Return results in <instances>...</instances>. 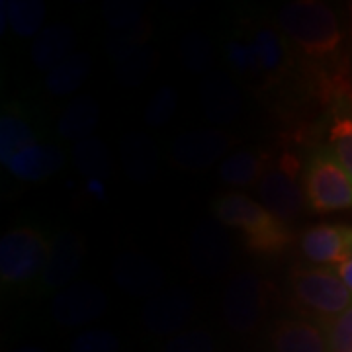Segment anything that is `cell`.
Wrapping results in <instances>:
<instances>
[{"mask_svg": "<svg viewBox=\"0 0 352 352\" xmlns=\"http://www.w3.org/2000/svg\"><path fill=\"white\" fill-rule=\"evenodd\" d=\"M92 69L88 53H73L45 75V88L53 96H67L80 87Z\"/></svg>", "mask_w": 352, "mask_h": 352, "instance_id": "603a6c76", "label": "cell"}, {"mask_svg": "<svg viewBox=\"0 0 352 352\" xmlns=\"http://www.w3.org/2000/svg\"><path fill=\"white\" fill-rule=\"evenodd\" d=\"M36 145V135L24 120L16 116H2L0 120V161L8 164L18 153Z\"/></svg>", "mask_w": 352, "mask_h": 352, "instance_id": "484cf974", "label": "cell"}, {"mask_svg": "<svg viewBox=\"0 0 352 352\" xmlns=\"http://www.w3.org/2000/svg\"><path fill=\"white\" fill-rule=\"evenodd\" d=\"M276 352H329L327 335L309 321L282 319L272 333Z\"/></svg>", "mask_w": 352, "mask_h": 352, "instance_id": "d6986e66", "label": "cell"}, {"mask_svg": "<svg viewBox=\"0 0 352 352\" xmlns=\"http://www.w3.org/2000/svg\"><path fill=\"white\" fill-rule=\"evenodd\" d=\"M298 170L300 161L294 155H284L280 166L270 168L258 182L261 204L282 221L296 219L305 206V192L296 180Z\"/></svg>", "mask_w": 352, "mask_h": 352, "instance_id": "8992f818", "label": "cell"}, {"mask_svg": "<svg viewBox=\"0 0 352 352\" xmlns=\"http://www.w3.org/2000/svg\"><path fill=\"white\" fill-rule=\"evenodd\" d=\"M178 106L176 90L173 87H161L145 110V122L151 127H161L173 120Z\"/></svg>", "mask_w": 352, "mask_h": 352, "instance_id": "4dcf8cb0", "label": "cell"}, {"mask_svg": "<svg viewBox=\"0 0 352 352\" xmlns=\"http://www.w3.org/2000/svg\"><path fill=\"white\" fill-rule=\"evenodd\" d=\"M303 256L315 264L344 263L352 254V227L346 226H314L303 233Z\"/></svg>", "mask_w": 352, "mask_h": 352, "instance_id": "5bb4252c", "label": "cell"}, {"mask_svg": "<svg viewBox=\"0 0 352 352\" xmlns=\"http://www.w3.org/2000/svg\"><path fill=\"white\" fill-rule=\"evenodd\" d=\"M65 157L57 147L51 145H32L22 153H18L10 163L6 164L14 176L25 182L45 180L63 168Z\"/></svg>", "mask_w": 352, "mask_h": 352, "instance_id": "ac0fdd59", "label": "cell"}, {"mask_svg": "<svg viewBox=\"0 0 352 352\" xmlns=\"http://www.w3.org/2000/svg\"><path fill=\"white\" fill-rule=\"evenodd\" d=\"M82 256H85L82 239L71 231L59 233L50 243V256L41 272L45 288L59 289L65 284H69L78 274L82 266Z\"/></svg>", "mask_w": 352, "mask_h": 352, "instance_id": "9a60e30c", "label": "cell"}, {"mask_svg": "<svg viewBox=\"0 0 352 352\" xmlns=\"http://www.w3.org/2000/svg\"><path fill=\"white\" fill-rule=\"evenodd\" d=\"M2 14L20 38H32L41 34V24L45 20V4L39 0H4Z\"/></svg>", "mask_w": 352, "mask_h": 352, "instance_id": "d4e9b609", "label": "cell"}, {"mask_svg": "<svg viewBox=\"0 0 352 352\" xmlns=\"http://www.w3.org/2000/svg\"><path fill=\"white\" fill-rule=\"evenodd\" d=\"M200 100L206 118L217 126L233 122L243 106L239 87L233 82L231 76H227L226 73H217V71L208 73V76L204 78L200 88Z\"/></svg>", "mask_w": 352, "mask_h": 352, "instance_id": "2e32d148", "label": "cell"}, {"mask_svg": "<svg viewBox=\"0 0 352 352\" xmlns=\"http://www.w3.org/2000/svg\"><path fill=\"white\" fill-rule=\"evenodd\" d=\"M349 14H351V34H352V2H349Z\"/></svg>", "mask_w": 352, "mask_h": 352, "instance_id": "74e56055", "label": "cell"}, {"mask_svg": "<svg viewBox=\"0 0 352 352\" xmlns=\"http://www.w3.org/2000/svg\"><path fill=\"white\" fill-rule=\"evenodd\" d=\"M163 352H215L214 337L204 329L178 333L164 344Z\"/></svg>", "mask_w": 352, "mask_h": 352, "instance_id": "d6a6232c", "label": "cell"}, {"mask_svg": "<svg viewBox=\"0 0 352 352\" xmlns=\"http://www.w3.org/2000/svg\"><path fill=\"white\" fill-rule=\"evenodd\" d=\"M305 200L317 214L352 208V180L331 149H319L303 173Z\"/></svg>", "mask_w": 352, "mask_h": 352, "instance_id": "3957f363", "label": "cell"}, {"mask_svg": "<svg viewBox=\"0 0 352 352\" xmlns=\"http://www.w3.org/2000/svg\"><path fill=\"white\" fill-rule=\"evenodd\" d=\"M252 47H254L256 59H258L261 73L274 75L284 67L286 47H284L282 38L278 36L274 30H270V28L258 30L254 34V38H252Z\"/></svg>", "mask_w": 352, "mask_h": 352, "instance_id": "4316f807", "label": "cell"}, {"mask_svg": "<svg viewBox=\"0 0 352 352\" xmlns=\"http://www.w3.org/2000/svg\"><path fill=\"white\" fill-rule=\"evenodd\" d=\"M75 34L69 25H50L43 28L32 47V59L39 71L50 73L69 55H73Z\"/></svg>", "mask_w": 352, "mask_h": 352, "instance_id": "ffe728a7", "label": "cell"}, {"mask_svg": "<svg viewBox=\"0 0 352 352\" xmlns=\"http://www.w3.org/2000/svg\"><path fill=\"white\" fill-rule=\"evenodd\" d=\"M113 282L135 298H153L164 284L161 266L138 252H124L112 264Z\"/></svg>", "mask_w": 352, "mask_h": 352, "instance_id": "4fadbf2b", "label": "cell"}, {"mask_svg": "<svg viewBox=\"0 0 352 352\" xmlns=\"http://www.w3.org/2000/svg\"><path fill=\"white\" fill-rule=\"evenodd\" d=\"M182 63L192 73H208L214 65V50L201 32H190L182 39Z\"/></svg>", "mask_w": 352, "mask_h": 352, "instance_id": "f1b7e54d", "label": "cell"}, {"mask_svg": "<svg viewBox=\"0 0 352 352\" xmlns=\"http://www.w3.org/2000/svg\"><path fill=\"white\" fill-rule=\"evenodd\" d=\"M214 214L221 226L239 229L247 247L261 254H276L284 251L289 243L286 223L241 192L223 194L214 204Z\"/></svg>", "mask_w": 352, "mask_h": 352, "instance_id": "6da1fadb", "label": "cell"}, {"mask_svg": "<svg viewBox=\"0 0 352 352\" xmlns=\"http://www.w3.org/2000/svg\"><path fill=\"white\" fill-rule=\"evenodd\" d=\"M227 59L233 69H237L239 73H261L258 59L252 43H241V41H229L226 45Z\"/></svg>", "mask_w": 352, "mask_h": 352, "instance_id": "e575fe53", "label": "cell"}, {"mask_svg": "<svg viewBox=\"0 0 352 352\" xmlns=\"http://www.w3.org/2000/svg\"><path fill=\"white\" fill-rule=\"evenodd\" d=\"M263 280L252 270L231 278L223 296L226 323L237 333H249L261 323L263 315Z\"/></svg>", "mask_w": 352, "mask_h": 352, "instance_id": "52a82bcc", "label": "cell"}, {"mask_svg": "<svg viewBox=\"0 0 352 352\" xmlns=\"http://www.w3.org/2000/svg\"><path fill=\"white\" fill-rule=\"evenodd\" d=\"M190 261L201 276H221L235 263V249L227 231L215 223H201L190 239Z\"/></svg>", "mask_w": 352, "mask_h": 352, "instance_id": "9c48e42d", "label": "cell"}, {"mask_svg": "<svg viewBox=\"0 0 352 352\" xmlns=\"http://www.w3.org/2000/svg\"><path fill=\"white\" fill-rule=\"evenodd\" d=\"M120 339L104 329L82 331L71 342V352H120Z\"/></svg>", "mask_w": 352, "mask_h": 352, "instance_id": "1f68e13d", "label": "cell"}, {"mask_svg": "<svg viewBox=\"0 0 352 352\" xmlns=\"http://www.w3.org/2000/svg\"><path fill=\"white\" fill-rule=\"evenodd\" d=\"M100 122V104L92 96H78L71 102L59 118L57 131L65 139H82L92 133Z\"/></svg>", "mask_w": 352, "mask_h": 352, "instance_id": "7402d4cb", "label": "cell"}, {"mask_svg": "<svg viewBox=\"0 0 352 352\" xmlns=\"http://www.w3.org/2000/svg\"><path fill=\"white\" fill-rule=\"evenodd\" d=\"M102 14L110 28L133 36H139L138 30L143 25V18H145L141 4L133 0H112L104 6Z\"/></svg>", "mask_w": 352, "mask_h": 352, "instance_id": "83f0119b", "label": "cell"}, {"mask_svg": "<svg viewBox=\"0 0 352 352\" xmlns=\"http://www.w3.org/2000/svg\"><path fill=\"white\" fill-rule=\"evenodd\" d=\"M270 155L256 149H245L226 157L219 164L221 180L231 186H251L254 180L263 178L268 170Z\"/></svg>", "mask_w": 352, "mask_h": 352, "instance_id": "44dd1931", "label": "cell"}, {"mask_svg": "<svg viewBox=\"0 0 352 352\" xmlns=\"http://www.w3.org/2000/svg\"><path fill=\"white\" fill-rule=\"evenodd\" d=\"M108 53L112 57L116 78L124 87H138L153 73L155 51L141 36L120 34L108 41Z\"/></svg>", "mask_w": 352, "mask_h": 352, "instance_id": "7c38bea8", "label": "cell"}, {"mask_svg": "<svg viewBox=\"0 0 352 352\" xmlns=\"http://www.w3.org/2000/svg\"><path fill=\"white\" fill-rule=\"evenodd\" d=\"M235 139L219 129H198L178 135L173 143L170 155L175 163L188 170L210 168L226 155Z\"/></svg>", "mask_w": 352, "mask_h": 352, "instance_id": "30bf717a", "label": "cell"}, {"mask_svg": "<svg viewBox=\"0 0 352 352\" xmlns=\"http://www.w3.org/2000/svg\"><path fill=\"white\" fill-rule=\"evenodd\" d=\"M337 274L340 276V280L346 284V288L352 292V254L344 261V263H340L337 266Z\"/></svg>", "mask_w": 352, "mask_h": 352, "instance_id": "d590c367", "label": "cell"}, {"mask_svg": "<svg viewBox=\"0 0 352 352\" xmlns=\"http://www.w3.org/2000/svg\"><path fill=\"white\" fill-rule=\"evenodd\" d=\"M196 302L186 288L161 289L143 307V323L155 335L178 333L194 315Z\"/></svg>", "mask_w": 352, "mask_h": 352, "instance_id": "8fae6325", "label": "cell"}, {"mask_svg": "<svg viewBox=\"0 0 352 352\" xmlns=\"http://www.w3.org/2000/svg\"><path fill=\"white\" fill-rule=\"evenodd\" d=\"M73 164L80 175L88 180H104L110 175L112 159L102 139L88 135L78 139L73 147Z\"/></svg>", "mask_w": 352, "mask_h": 352, "instance_id": "cb8c5ba5", "label": "cell"}, {"mask_svg": "<svg viewBox=\"0 0 352 352\" xmlns=\"http://www.w3.org/2000/svg\"><path fill=\"white\" fill-rule=\"evenodd\" d=\"M278 22L284 34L305 55L315 59L337 53L342 43V30L337 14L329 4L319 0L289 2L278 14Z\"/></svg>", "mask_w": 352, "mask_h": 352, "instance_id": "7a4b0ae2", "label": "cell"}, {"mask_svg": "<svg viewBox=\"0 0 352 352\" xmlns=\"http://www.w3.org/2000/svg\"><path fill=\"white\" fill-rule=\"evenodd\" d=\"M16 352H45L43 349H39V346H22V349H18Z\"/></svg>", "mask_w": 352, "mask_h": 352, "instance_id": "8d00e7d4", "label": "cell"}, {"mask_svg": "<svg viewBox=\"0 0 352 352\" xmlns=\"http://www.w3.org/2000/svg\"><path fill=\"white\" fill-rule=\"evenodd\" d=\"M108 309V296L96 284H73L55 294L51 315L61 327H82L96 321Z\"/></svg>", "mask_w": 352, "mask_h": 352, "instance_id": "ba28073f", "label": "cell"}, {"mask_svg": "<svg viewBox=\"0 0 352 352\" xmlns=\"http://www.w3.org/2000/svg\"><path fill=\"white\" fill-rule=\"evenodd\" d=\"M294 298L305 309L333 321L352 305V292L329 268H296L292 272Z\"/></svg>", "mask_w": 352, "mask_h": 352, "instance_id": "277c9868", "label": "cell"}, {"mask_svg": "<svg viewBox=\"0 0 352 352\" xmlns=\"http://www.w3.org/2000/svg\"><path fill=\"white\" fill-rule=\"evenodd\" d=\"M329 352H352V305L331 321L327 331Z\"/></svg>", "mask_w": 352, "mask_h": 352, "instance_id": "836d02e7", "label": "cell"}, {"mask_svg": "<svg viewBox=\"0 0 352 352\" xmlns=\"http://www.w3.org/2000/svg\"><path fill=\"white\" fill-rule=\"evenodd\" d=\"M329 149L352 180V116L337 118L329 129Z\"/></svg>", "mask_w": 352, "mask_h": 352, "instance_id": "f546056e", "label": "cell"}, {"mask_svg": "<svg viewBox=\"0 0 352 352\" xmlns=\"http://www.w3.org/2000/svg\"><path fill=\"white\" fill-rule=\"evenodd\" d=\"M120 159L122 166L131 180L145 182L151 180L159 170V149L149 135L133 131L127 133L120 143Z\"/></svg>", "mask_w": 352, "mask_h": 352, "instance_id": "e0dca14e", "label": "cell"}, {"mask_svg": "<svg viewBox=\"0 0 352 352\" xmlns=\"http://www.w3.org/2000/svg\"><path fill=\"white\" fill-rule=\"evenodd\" d=\"M50 243L30 227H18L0 241V276L8 284H24L43 272Z\"/></svg>", "mask_w": 352, "mask_h": 352, "instance_id": "5b68a950", "label": "cell"}]
</instances>
